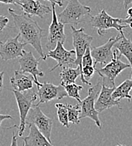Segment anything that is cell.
<instances>
[{
	"mask_svg": "<svg viewBox=\"0 0 132 146\" xmlns=\"http://www.w3.org/2000/svg\"><path fill=\"white\" fill-rule=\"evenodd\" d=\"M9 13L14 20V24L16 29L19 31L20 37L26 45H30L40 54L41 58L46 60L41 45V39L43 36V30L39 26L36 21L31 16L24 14H17L13 9H8Z\"/></svg>",
	"mask_w": 132,
	"mask_h": 146,
	"instance_id": "cell-1",
	"label": "cell"
},
{
	"mask_svg": "<svg viewBox=\"0 0 132 146\" xmlns=\"http://www.w3.org/2000/svg\"><path fill=\"white\" fill-rule=\"evenodd\" d=\"M91 8L80 3L79 0H68L66 9L58 15V20L66 25H77L87 21L90 16Z\"/></svg>",
	"mask_w": 132,
	"mask_h": 146,
	"instance_id": "cell-2",
	"label": "cell"
},
{
	"mask_svg": "<svg viewBox=\"0 0 132 146\" xmlns=\"http://www.w3.org/2000/svg\"><path fill=\"white\" fill-rule=\"evenodd\" d=\"M113 53H114V57H113V59L111 60V62L104 65L103 68H100L99 69L97 68L96 72L101 77L104 84H105L108 87L115 88L114 80L116 79V77L124 69L131 68V66L130 63H123L120 61V57L118 56L116 49L114 51H113Z\"/></svg>",
	"mask_w": 132,
	"mask_h": 146,
	"instance_id": "cell-3",
	"label": "cell"
},
{
	"mask_svg": "<svg viewBox=\"0 0 132 146\" xmlns=\"http://www.w3.org/2000/svg\"><path fill=\"white\" fill-rule=\"evenodd\" d=\"M102 84H103V80L101 79L97 82L95 85L90 86L88 90V96L79 103L80 104L79 106H81L80 119L83 117H89L94 121L96 125L100 129L102 128V126L99 117V111L95 109V102L101 90Z\"/></svg>",
	"mask_w": 132,
	"mask_h": 146,
	"instance_id": "cell-4",
	"label": "cell"
},
{
	"mask_svg": "<svg viewBox=\"0 0 132 146\" xmlns=\"http://www.w3.org/2000/svg\"><path fill=\"white\" fill-rule=\"evenodd\" d=\"M17 104H18V107H19V111H20V125L18 126V134L20 137H22L23 133L25 130V127H26V117L27 115L29 113V111L30 110V108L34 106L33 103L37 99L38 96L36 93H35L32 89L31 90H26L25 92L24 91L20 92L16 90H12Z\"/></svg>",
	"mask_w": 132,
	"mask_h": 146,
	"instance_id": "cell-5",
	"label": "cell"
},
{
	"mask_svg": "<svg viewBox=\"0 0 132 146\" xmlns=\"http://www.w3.org/2000/svg\"><path fill=\"white\" fill-rule=\"evenodd\" d=\"M90 24L97 30V33L100 36H104V34L107 32V30L111 28L115 29L120 34H124L123 30L127 27V25H124L120 23V19L113 18L109 15L105 9H102L95 16H91Z\"/></svg>",
	"mask_w": 132,
	"mask_h": 146,
	"instance_id": "cell-6",
	"label": "cell"
},
{
	"mask_svg": "<svg viewBox=\"0 0 132 146\" xmlns=\"http://www.w3.org/2000/svg\"><path fill=\"white\" fill-rule=\"evenodd\" d=\"M28 123L35 124L47 139V140L51 141V134L53 123L50 117L45 116L44 112H42V111L39 107V105H34L29 111L26 117V124Z\"/></svg>",
	"mask_w": 132,
	"mask_h": 146,
	"instance_id": "cell-7",
	"label": "cell"
},
{
	"mask_svg": "<svg viewBox=\"0 0 132 146\" xmlns=\"http://www.w3.org/2000/svg\"><path fill=\"white\" fill-rule=\"evenodd\" d=\"M72 34V43L76 52L75 66L79 67L82 70V58L87 48L91 46L93 37L85 33L84 28L76 29L72 25H71Z\"/></svg>",
	"mask_w": 132,
	"mask_h": 146,
	"instance_id": "cell-8",
	"label": "cell"
},
{
	"mask_svg": "<svg viewBox=\"0 0 132 146\" xmlns=\"http://www.w3.org/2000/svg\"><path fill=\"white\" fill-rule=\"evenodd\" d=\"M51 13L52 21L49 26V34L47 37V42L45 44V46L49 51L54 49L58 42H61L63 44L66 42V35L64 32L65 25L61 23L57 18L55 3H51Z\"/></svg>",
	"mask_w": 132,
	"mask_h": 146,
	"instance_id": "cell-9",
	"label": "cell"
},
{
	"mask_svg": "<svg viewBox=\"0 0 132 146\" xmlns=\"http://www.w3.org/2000/svg\"><path fill=\"white\" fill-rule=\"evenodd\" d=\"M46 58H51L55 59L57 63L56 65L50 69V72L54 71L56 68L59 67H72L75 66V61H76V52L75 50H66L63 46V43L58 42L56 43V46L54 49L50 50L48 53L45 55Z\"/></svg>",
	"mask_w": 132,
	"mask_h": 146,
	"instance_id": "cell-10",
	"label": "cell"
},
{
	"mask_svg": "<svg viewBox=\"0 0 132 146\" xmlns=\"http://www.w3.org/2000/svg\"><path fill=\"white\" fill-rule=\"evenodd\" d=\"M41 58H36L32 52L23 51V55L20 57L19 63L20 66V71L23 73H28L33 77L34 82L36 85H41V84L38 81L37 77H44V72L39 68Z\"/></svg>",
	"mask_w": 132,
	"mask_h": 146,
	"instance_id": "cell-11",
	"label": "cell"
},
{
	"mask_svg": "<svg viewBox=\"0 0 132 146\" xmlns=\"http://www.w3.org/2000/svg\"><path fill=\"white\" fill-rule=\"evenodd\" d=\"M37 86V96L39 98V102L37 105L41 103H46L51 100H62V98L67 96L66 90L62 84L55 85L52 83L45 82Z\"/></svg>",
	"mask_w": 132,
	"mask_h": 146,
	"instance_id": "cell-12",
	"label": "cell"
},
{
	"mask_svg": "<svg viewBox=\"0 0 132 146\" xmlns=\"http://www.w3.org/2000/svg\"><path fill=\"white\" fill-rule=\"evenodd\" d=\"M20 35L18 34L15 37L9 38L6 42L0 41V57L3 61L12 60L22 56L26 44L20 42Z\"/></svg>",
	"mask_w": 132,
	"mask_h": 146,
	"instance_id": "cell-13",
	"label": "cell"
},
{
	"mask_svg": "<svg viewBox=\"0 0 132 146\" xmlns=\"http://www.w3.org/2000/svg\"><path fill=\"white\" fill-rule=\"evenodd\" d=\"M120 37V35H117L116 37H111L108 40V42L104 43V45L98 46V47H91L90 46V52L93 58L94 59L93 65L95 66L97 63H99L103 66L106 65L107 63L111 62L114 57V53L112 52V48L114 45L117 42L119 38Z\"/></svg>",
	"mask_w": 132,
	"mask_h": 146,
	"instance_id": "cell-14",
	"label": "cell"
},
{
	"mask_svg": "<svg viewBox=\"0 0 132 146\" xmlns=\"http://www.w3.org/2000/svg\"><path fill=\"white\" fill-rule=\"evenodd\" d=\"M114 90V88L108 87L105 84H102L101 90L95 102V109L99 112H102L104 110L111 108L113 106H118L119 109H121L120 101L114 99L112 96Z\"/></svg>",
	"mask_w": 132,
	"mask_h": 146,
	"instance_id": "cell-15",
	"label": "cell"
},
{
	"mask_svg": "<svg viewBox=\"0 0 132 146\" xmlns=\"http://www.w3.org/2000/svg\"><path fill=\"white\" fill-rule=\"evenodd\" d=\"M19 5L24 14L30 16H38L41 19L51 12L50 7L41 3L39 0H20Z\"/></svg>",
	"mask_w": 132,
	"mask_h": 146,
	"instance_id": "cell-16",
	"label": "cell"
},
{
	"mask_svg": "<svg viewBox=\"0 0 132 146\" xmlns=\"http://www.w3.org/2000/svg\"><path fill=\"white\" fill-rule=\"evenodd\" d=\"M30 126V133L26 137H23V146H45L52 145L53 144L47 140L41 132L33 123H28Z\"/></svg>",
	"mask_w": 132,
	"mask_h": 146,
	"instance_id": "cell-17",
	"label": "cell"
},
{
	"mask_svg": "<svg viewBox=\"0 0 132 146\" xmlns=\"http://www.w3.org/2000/svg\"><path fill=\"white\" fill-rule=\"evenodd\" d=\"M33 77L27 76L21 71H14V75L10 78V84L14 90L24 92L33 89L34 85Z\"/></svg>",
	"mask_w": 132,
	"mask_h": 146,
	"instance_id": "cell-18",
	"label": "cell"
},
{
	"mask_svg": "<svg viewBox=\"0 0 132 146\" xmlns=\"http://www.w3.org/2000/svg\"><path fill=\"white\" fill-rule=\"evenodd\" d=\"M115 49L119 51L120 57L125 56L131 64L132 68V42L126 38L124 34H120V37L117 42L114 45Z\"/></svg>",
	"mask_w": 132,
	"mask_h": 146,
	"instance_id": "cell-19",
	"label": "cell"
},
{
	"mask_svg": "<svg viewBox=\"0 0 132 146\" xmlns=\"http://www.w3.org/2000/svg\"><path fill=\"white\" fill-rule=\"evenodd\" d=\"M132 89V79H129L125 80L121 84H120L118 87L114 88L112 96L115 100L120 101L121 99H128L130 102L131 99V96L130 95V92Z\"/></svg>",
	"mask_w": 132,
	"mask_h": 146,
	"instance_id": "cell-20",
	"label": "cell"
},
{
	"mask_svg": "<svg viewBox=\"0 0 132 146\" xmlns=\"http://www.w3.org/2000/svg\"><path fill=\"white\" fill-rule=\"evenodd\" d=\"M81 68L77 67L75 68L72 67H65L62 70L60 76H61V84L62 86L68 84L75 83L76 79L81 75Z\"/></svg>",
	"mask_w": 132,
	"mask_h": 146,
	"instance_id": "cell-21",
	"label": "cell"
},
{
	"mask_svg": "<svg viewBox=\"0 0 132 146\" xmlns=\"http://www.w3.org/2000/svg\"><path fill=\"white\" fill-rule=\"evenodd\" d=\"M66 107H67L69 123L72 124H79L80 113H81V107L79 106V105L72 106V105L66 104Z\"/></svg>",
	"mask_w": 132,
	"mask_h": 146,
	"instance_id": "cell-22",
	"label": "cell"
},
{
	"mask_svg": "<svg viewBox=\"0 0 132 146\" xmlns=\"http://www.w3.org/2000/svg\"><path fill=\"white\" fill-rule=\"evenodd\" d=\"M96 72V68L94 65H87V66H83L82 67V72L80 75V80L83 83L92 85V83L89 81L93 76L94 75Z\"/></svg>",
	"mask_w": 132,
	"mask_h": 146,
	"instance_id": "cell-23",
	"label": "cell"
},
{
	"mask_svg": "<svg viewBox=\"0 0 132 146\" xmlns=\"http://www.w3.org/2000/svg\"><path fill=\"white\" fill-rule=\"evenodd\" d=\"M57 111V117L58 120L61 123V124L65 126L66 127H69V120H68V113H67V107L66 104H62V103H56L55 105Z\"/></svg>",
	"mask_w": 132,
	"mask_h": 146,
	"instance_id": "cell-24",
	"label": "cell"
},
{
	"mask_svg": "<svg viewBox=\"0 0 132 146\" xmlns=\"http://www.w3.org/2000/svg\"><path fill=\"white\" fill-rule=\"evenodd\" d=\"M64 88L66 90L67 96L74 98L75 100H77L78 102V103H80L82 102L80 95H79L80 90H83V86L82 85H77L75 83L68 84L64 85Z\"/></svg>",
	"mask_w": 132,
	"mask_h": 146,
	"instance_id": "cell-25",
	"label": "cell"
},
{
	"mask_svg": "<svg viewBox=\"0 0 132 146\" xmlns=\"http://www.w3.org/2000/svg\"><path fill=\"white\" fill-rule=\"evenodd\" d=\"M87 65H93V58L91 55L90 46L87 48V50L82 58V67L87 66Z\"/></svg>",
	"mask_w": 132,
	"mask_h": 146,
	"instance_id": "cell-26",
	"label": "cell"
},
{
	"mask_svg": "<svg viewBox=\"0 0 132 146\" xmlns=\"http://www.w3.org/2000/svg\"><path fill=\"white\" fill-rule=\"evenodd\" d=\"M127 14L128 15L125 19H120V23L125 25H129V26L132 28V7L128 8Z\"/></svg>",
	"mask_w": 132,
	"mask_h": 146,
	"instance_id": "cell-27",
	"label": "cell"
},
{
	"mask_svg": "<svg viewBox=\"0 0 132 146\" xmlns=\"http://www.w3.org/2000/svg\"><path fill=\"white\" fill-rule=\"evenodd\" d=\"M9 24V19L4 15H0V34L3 31Z\"/></svg>",
	"mask_w": 132,
	"mask_h": 146,
	"instance_id": "cell-28",
	"label": "cell"
},
{
	"mask_svg": "<svg viewBox=\"0 0 132 146\" xmlns=\"http://www.w3.org/2000/svg\"><path fill=\"white\" fill-rule=\"evenodd\" d=\"M20 0H0V3L5 4H19Z\"/></svg>",
	"mask_w": 132,
	"mask_h": 146,
	"instance_id": "cell-29",
	"label": "cell"
},
{
	"mask_svg": "<svg viewBox=\"0 0 132 146\" xmlns=\"http://www.w3.org/2000/svg\"><path fill=\"white\" fill-rule=\"evenodd\" d=\"M6 119H13V117H11L10 115H5V114H1L0 113V127H1V123L3 120Z\"/></svg>",
	"mask_w": 132,
	"mask_h": 146,
	"instance_id": "cell-30",
	"label": "cell"
},
{
	"mask_svg": "<svg viewBox=\"0 0 132 146\" xmlns=\"http://www.w3.org/2000/svg\"><path fill=\"white\" fill-rule=\"evenodd\" d=\"M3 75L4 72H0V92H2L3 89Z\"/></svg>",
	"mask_w": 132,
	"mask_h": 146,
	"instance_id": "cell-31",
	"label": "cell"
},
{
	"mask_svg": "<svg viewBox=\"0 0 132 146\" xmlns=\"http://www.w3.org/2000/svg\"><path fill=\"white\" fill-rule=\"evenodd\" d=\"M45 1H49L51 3H55L56 4H58V6H60V7H62L63 6L62 0H45Z\"/></svg>",
	"mask_w": 132,
	"mask_h": 146,
	"instance_id": "cell-32",
	"label": "cell"
},
{
	"mask_svg": "<svg viewBox=\"0 0 132 146\" xmlns=\"http://www.w3.org/2000/svg\"><path fill=\"white\" fill-rule=\"evenodd\" d=\"M132 4V0H124V6H125V9H128L129 6Z\"/></svg>",
	"mask_w": 132,
	"mask_h": 146,
	"instance_id": "cell-33",
	"label": "cell"
},
{
	"mask_svg": "<svg viewBox=\"0 0 132 146\" xmlns=\"http://www.w3.org/2000/svg\"><path fill=\"white\" fill-rule=\"evenodd\" d=\"M17 141H16V135L14 133V132L13 133V138H12V142H11V145L17 146Z\"/></svg>",
	"mask_w": 132,
	"mask_h": 146,
	"instance_id": "cell-34",
	"label": "cell"
},
{
	"mask_svg": "<svg viewBox=\"0 0 132 146\" xmlns=\"http://www.w3.org/2000/svg\"><path fill=\"white\" fill-rule=\"evenodd\" d=\"M131 79H132V78H131Z\"/></svg>",
	"mask_w": 132,
	"mask_h": 146,
	"instance_id": "cell-35",
	"label": "cell"
}]
</instances>
